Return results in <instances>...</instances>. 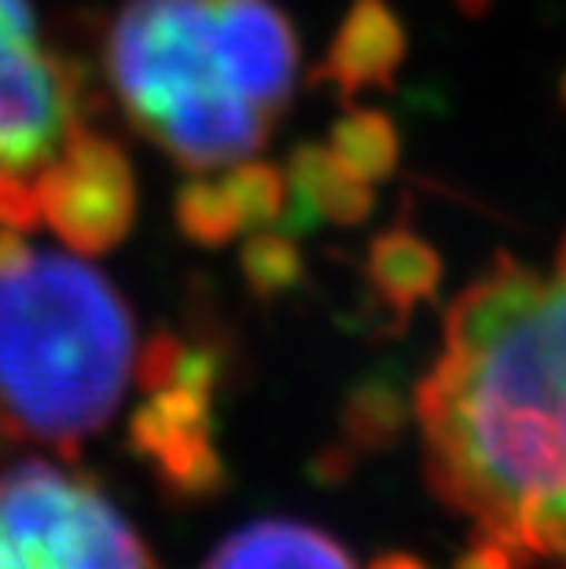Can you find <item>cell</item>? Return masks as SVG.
I'll return each mask as SVG.
<instances>
[{"label":"cell","instance_id":"19","mask_svg":"<svg viewBox=\"0 0 566 569\" xmlns=\"http://www.w3.org/2000/svg\"><path fill=\"white\" fill-rule=\"evenodd\" d=\"M371 569H427V566L413 559V555H383V559L371 562Z\"/></svg>","mask_w":566,"mask_h":569},{"label":"cell","instance_id":"16","mask_svg":"<svg viewBox=\"0 0 566 569\" xmlns=\"http://www.w3.org/2000/svg\"><path fill=\"white\" fill-rule=\"evenodd\" d=\"M221 180H225V188L232 191L239 217H244L247 228H265V224L280 221L284 202H287V173H280L276 166L244 159V162L228 166V173Z\"/></svg>","mask_w":566,"mask_h":569},{"label":"cell","instance_id":"6","mask_svg":"<svg viewBox=\"0 0 566 569\" xmlns=\"http://www.w3.org/2000/svg\"><path fill=\"white\" fill-rule=\"evenodd\" d=\"M81 111L86 74L41 44L30 0H0V173H38Z\"/></svg>","mask_w":566,"mask_h":569},{"label":"cell","instance_id":"20","mask_svg":"<svg viewBox=\"0 0 566 569\" xmlns=\"http://www.w3.org/2000/svg\"><path fill=\"white\" fill-rule=\"evenodd\" d=\"M563 103H566V78H563Z\"/></svg>","mask_w":566,"mask_h":569},{"label":"cell","instance_id":"5","mask_svg":"<svg viewBox=\"0 0 566 569\" xmlns=\"http://www.w3.org/2000/svg\"><path fill=\"white\" fill-rule=\"evenodd\" d=\"M143 405L132 411L129 441L155 467L166 489L207 496L221 489L218 422V357L173 335L151 338L137 360Z\"/></svg>","mask_w":566,"mask_h":569},{"label":"cell","instance_id":"2","mask_svg":"<svg viewBox=\"0 0 566 569\" xmlns=\"http://www.w3.org/2000/svg\"><path fill=\"white\" fill-rule=\"evenodd\" d=\"M126 298L92 264L27 250L0 269V433L75 459L126 397Z\"/></svg>","mask_w":566,"mask_h":569},{"label":"cell","instance_id":"1","mask_svg":"<svg viewBox=\"0 0 566 569\" xmlns=\"http://www.w3.org/2000/svg\"><path fill=\"white\" fill-rule=\"evenodd\" d=\"M416 416L430 486L475 537L566 569V232L552 269L500 253L453 301Z\"/></svg>","mask_w":566,"mask_h":569},{"label":"cell","instance_id":"9","mask_svg":"<svg viewBox=\"0 0 566 569\" xmlns=\"http://www.w3.org/2000/svg\"><path fill=\"white\" fill-rule=\"evenodd\" d=\"M408 33L387 0H354L335 30L328 56L312 70V81L331 84L349 107L357 96L394 89L405 63Z\"/></svg>","mask_w":566,"mask_h":569},{"label":"cell","instance_id":"13","mask_svg":"<svg viewBox=\"0 0 566 569\" xmlns=\"http://www.w3.org/2000/svg\"><path fill=\"white\" fill-rule=\"evenodd\" d=\"M328 148L349 173L357 180H368V184L387 180L397 169V154H401L390 114L371 111V107H354V103H349V111L335 122Z\"/></svg>","mask_w":566,"mask_h":569},{"label":"cell","instance_id":"7","mask_svg":"<svg viewBox=\"0 0 566 569\" xmlns=\"http://www.w3.org/2000/svg\"><path fill=\"white\" fill-rule=\"evenodd\" d=\"M41 224L75 253H111L137 221V177L129 154L86 122L67 132L59 151L33 173Z\"/></svg>","mask_w":566,"mask_h":569},{"label":"cell","instance_id":"14","mask_svg":"<svg viewBox=\"0 0 566 569\" xmlns=\"http://www.w3.org/2000/svg\"><path fill=\"white\" fill-rule=\"evenodd\" d=\"M173 221L180 228V236L207 250H218L225 243H232L239 232H247L232 191L225 188V180L207 177V173L191 177L177 188Z\"/></svg>","mask_w":566,"mask_h":569},{"label":"cell","instance_id":"3","mask_svg":"<svg viewBox=\"0 0 566 569\" xmlns=\"http://www.w3.org/2000/svg\"><path fill=\"white\" fill-rule=\"evenodd\" d=\"M0 569H155L89 478L0 433Z\"/></svg>","mask_w":566,"mask_h":569},{"label":"cell","instance_id":"8","mask_svg":"<svg viewBox=\"0 0 566 569\" xmlns=\"http://www.w3.org/2000/svg\"><path fill=\"white\" fill-rule=\"evenodd\" d=\"M214 38L228 84L265 118H280L298 81L295 27L272 0H210Z\"/></svg>","mask_w":566,"mask_h":569},{"label":"cell","instance_id":"10","mask_svg":"<svg viewBox=\"0 0 566 569\" xmlns=\"http://www.w3.org/2000/svg\"><path fill=\"white\" fill-rule=\"evenodd\" d=\"M376 210L368 180H357L349 169L335 159L324 143H298L287 159V202L280 213L284 236H306L320 221L354 228L365 224Z\"/></svg>","mask_w":566,"mask_h":569},{"label":"cell","instance_id":"17","mask_svg":"<svg viewBox=\"0 0 566 569\" xmlns=\"http://www.w3.org/2000/svg\"><path fill=\"white\" fill-rule=\"evenodd\" d=\"M0 224L30 232L41 224L38 191H33V177L22 173H0Z\"/></svg>","mask_w":566,"mask_h":569},{"label":"cell","instance_id":"12","mask_svg":"<svg viewBox=\"0 0 566 569\" xmlns=\"http://www.w3.org/2000/svg\"><path fill=\"white\" fill-rule=\"evenodd\" d=\"M368 283L383 309L405 323L424 301L438 295L441 258L413 228H387L368 247Z\"/></svg>","mask_w":566,"mask_h":569},{"label":"cell","instance_id":"15","mask_svg":"<svg viewBox=\"0 0 566 569\" xmlns=\"http://www.w3.org/2000/svg\"><path fill=\"white\" fill-rule=\"evenodd\" d=\"M239 269L247 276V287L255 290L261 301H272L295 290L306 276V261L298 253L295 239L284 232H255L247 239Z\"/></svg>","mask_w":566,"mask_h":569},{"label":"cell","instance_id":"11","mask_svg":"<svg viewBox=\"0 0 566 569\" xmlns=\"http://www.w3.org/2000/svg\"><path fill=\"white\" fill-rule=\"evenodd\" d=\"M202 569H357L342 543L328 532L269 518L232 532Z\"/></svg>","mask_w":566,"mask_h":569},{"label":"cell","instance_id":"4","mask_svg":"<svg viewBox=\"0 0 566 569\" xmlns=\"http://www.w3.org/2000/svg\"><path fill=\"white\" fill-rule=\"evenodd\" d=\"M103 63L143 137L191 103L236 92L218 59L210 0H129L107 30Z\"/></svg>","mask_w":566,"mask_h":569},{"label":"cell","instance_id":"18","mask_svg":"<svg viewBox=\"0 0 566 569\" xmlns=\"http://www.w3.org/2000/svg\"><path fill=\"white\" fill-rule=\"evenodd\" d=\"M456 569H529V566L515 551L504 548V543L489 540V537H475L471 548L460 555Z\"/></svg>","mask_w":566,"mask_h":569}]
</instances>
